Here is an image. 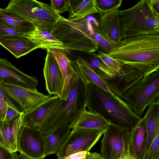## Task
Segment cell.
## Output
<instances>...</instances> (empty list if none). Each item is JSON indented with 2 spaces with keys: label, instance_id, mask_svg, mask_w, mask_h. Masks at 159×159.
<instances>
[{
  "label": "cell",
  "instance_id": "cell-1",
  "mask_svg": "<svg viewBox=\"0 0 159 159\" xmlns=\"http://www.w3.org/2000/svg\"><path fill=\"white\" fill-rule=\"evenodd\" d=\"M107 54L121 63L138 69L146 77L159 70V34L123 38Z\"/></svg>",
  "mask_w": 159,
  "mask_h": 159
},
{
  "label": "cell",
  "instance_id": "cell-2",
  "mask_svg": "<svg viewBox=\"0 0 159 159\" xmlns=\"http://www.w3.org/2000/svg\"><path fill=\"white\" fill-rule=\"evenodd\" d=\"M86 107L111 124L128 132L141 118L137 116L120 97L92 83H86Z\"/></svg>",
  "mask_w": 159,
  "mask_h": 159
},
{
  "label": "cell",
  "instance_id": "cell-3",
  "mask_svg": "<svg viewBox=\"0 0 159 159\" xmlns=\"http://www.w3.org/2000/svg\"><path fill=\"white\" fill-rule=\"evenodd\" d=\"M77 19H67L62 16L51 33L62 44L66 51H78L86 53L97 52L98 48L94 40L97 32L100 33L98 12Z\"/></svg>",
  "mask_w": 159,
  "mask_h": 159
},
{
  "label": "cell",
  "instance_id": "cell-4",
  "mask_svg": "<svg viewBox=\"0 0 159 159\" xmlns=\"http://www.w3.org/2000/svg\"><path fill=\"white\" fill-rule=\"evenodd\" d=\"M72 64L77 73L74 86L66 100H60L40 126L45 137L60 129H70L81 112L86 109V83L77 65Z\"/></svg>",
  "mask_w": 159,
  "mask_h": 159
},
{
  "label": "cell",
  "instance_id": "cell-5",
  "mask_svg": "<svg viewBox=\"0 0 159 159\" xmlns=\"http://www.w3.org/2000/svg\"><path fill=\"white\" fill-rule=\"evenodd\" d=\"M119 13L123 39L159 34V14L153 8L152 0H141Z\"/></svg>",
  "mask_w": 159,
  "mask_h": 159
},
{
  "label": "cell",
  "instance_id": "cell-6",
  "mask_svg": "<svg viewBox=\"0 0 159 159\" xmlns=\"http://www.w3.org/2000/svg\"><path fill=\"white\" fill-rule=\"evenodd\" d=\"M6 8L30 22L35 27L51 32L62 17L50 4L35 0H11Z\"/></svg>",
  "mask_w": 159,
  "mask_h": 159
},
{
  "label": "cell",
  "instance_id": "cell-7",
  "mask_svg": "<svg viewBox=\"0 0 159 159\" xmlns=\"http://www.w3.org/2000/svg\"><path fill=\"white\" fill-rule=\"evenodd\" d=\"M138 117L141 118L146 107L159 101V70L143 77L120 97Z\"/></svg>",
  "mask_w": 159,
  "mask_h": 159
},
{
  "label": "cell",
  "instance_id": "cell-8",
  "mask_svg": "<svg viewBox=\"0 0 159 159\" xmlns=\"http://www.w3.org/2000/svg\"><path fill=\"white\" fill-rule=\"evenodd\" d=\"M66 142L56 154L63 158L79 152H89L106 130L74 128Z\"/></svg>",
  "mask_w": 159,
  "mask_h": 159
},
{
  "label": "cell",
  "instance_id": "cell-9",
  "mask_svg": "<svg viewBox=\"0 0 159 159\" xmlns=\"http://www.w3.org/2000/svg\"><path fill=\"white\" fill-rule=\"evenodd\" d=\"M101 141V154L105 159H118L130 152V132L110 124Z\"/></svg>",
  "mask_w": 159,
  "mask_h": 159
},
{
  "label": "cell",
  "instance_id": "cell-10",
  "mask_svg": "<svg viewBox=\"0 0 159 159\" xmlns=\"http://www.w3.org/2000/svg\"><path fill=\"white\" fill-rule=\"evenodd\" d=\"M0 86L20 106L24 114L28 113L45 102L50 96L19 85L0 82Z\"/></svg>",
  "mask_w": 159,
  "mask_h": 159
},
{
  "label": "cell",
  "instance_id": "cell-11",
  "mask_svg": "<svg viewBox=\"0 0 159 159\" xmlns=\"http://www.w3.org/2000/svg\"><path fill=\"white\" fill-rule=\"evenodd\" d=\"M45 137L40 127L25 126L20 139L19 152L31 159H44Z\"/></svg>",
  "mask_w": 159,
  "mask_h": 159
},
{
  "label": "cell",
  "instance_id": "cell-12",
  "mask_svg": "<svg viewBox=\"0 0 159 159\" xmlns=\"http://www.w3.org/2000/svg\"><path fill=\"white\" fill-rule=\"evenodd\" d=\"M143 77V74L138 69L121 63L120 70L116 72L115 76L110 79L102 80L112 93L121 97Z\"/></svg>",
  "mask_w": 159,
  "mask_h": 159
},
{
  "label": "cell",
  "instance_id": "cell-13",
  "mask_svg": "<svg viewBox=\"0 0 159 159\" xmlns=\"http://www.w3.org/2000/svg\"><path fill=\"white\" fill-rule=\"evenodd\" d=\"M24 114L21 111L14 119L0 124V146L11 153L20 151V139L25 127Z\"/></svg>",
  "mask_w": 159,
  "mask_h": 159
},
{
  "label": "cell",
  "instance_id": "cell-14",
  "mask_svg": "<svg viewBox=\"0 0 159 159\" xmlns=\"http://www.w3.org/2000/svg\"><path fill=\"white\" fill-rule=\"evenodd\" d=\"M47 51L49 52L55 58L62 75V86L57 96L61 100H66L77 77V71L64 50L50 48Z\"/></svg>",
  "mask_w": 159,
  "mask_h": 159
},
{
  "label": "cell",
  "instance_id": "cell-15",
  "mask_svg": "<svg viewBox=\"0 0 159 159\" xmlns=\"http://www.w3.org/2000/svg\"><path fill=\"white\" fill-rule=\"evenodd\" d=\"M35 89L38 84L35 76L28 75L6 58H0V82Z\"/></svg>",
  "mask_w": 159,
  "mask_h": 159
},
{
  "label": "cell",
  "instance_id": "cell-16",
  "mask_svg": "<svg viewBox=\"0 0 159 159\" xmlns=\"http://www.w3.org/2000/svg\"><path fill=\"white\" fill-rule=\"evenodd\" d=\"M47 52L43 69L46 89L50 95H57L62 86V75L55 58Z\"/></svg>",
  "mask_w": 159,
  "mask_h": 159
},
{
  "label": "cell",
  "instance_id": "cell-17",
  "mask_svg": "<svg viewBox=\"0 0 159 159\" xmlns=\"http://www.w3.org/2000/svg\"><path fill=\"white\" fill-rule=\"evenodd\" d=\"M100 34L106 38L119 43L123 39L119 9L101 13L99 20Z\"/></svg>",
  "mask_w": 159,
  "mask_h": 159
},
{
  "label": "cell",
  "instance_id": "cell-18",
  "mask_svg": "<svg viewBox=\"0 0 159 159\" xmlns=\"http://www.w3.org/2000/svg\"><path fill=\"white\" fill-rule=\"evenodd\" d=\"M0 44L17 58L39 48L38 45L23 35H13L1 38Z\"/></svg>",
  "mask_w": 159,
  "mask_h": 159
},
{
  "label": "cell",
  "instance_id": "cell-19",
  "mask_svg": "<svg viewBox=\"0 0 159 159\" xmlns=\"http://www.w3.org/2000/svg\"><path fill=\"white\" fill-rule=\"evenodd\" d=\"M147 138V121L145 115L130 132V152L136 159H143Z\"/></svg>",
  "mask_w": 159,
  "mask_h": 159
},
{
  "label": "cell",
  "instance_id": "cell-20",
  "mask_svg": "<svg viewBox=\"0 0 159 159\" xmlns=\"http://www.w3.org/2000/svg\"><path fill=\"white\" fill-rule=\"evenodd\" d=\"M59 100L57 95L50 97L43 103L33 111L26 114H24L23 121L25 126L40 127Z\"/></svg>",
  "mask_w": 159,
  "mask_h": 159
},
{
  "label": "cell",
  "instance_id": "cell-21",
  "mask_svg": "<svg viewBox=\"0 0 159 159\" xmlns=\"http://www.w3.org/2000/svg\"><path fill=\"white\" fill-rule=\"evenodd\" d=\"M145 115L147 121V138L143 159H146L153 141L159 135V101L148 105Z\"/></svg>",
  "mask_w": 159,
  "mask_h": 159
},
{
  "label": "cell",
  "instance_id": "cell-22",
  "mask_svg": "<svg viewBox=\"0 0 159 159\" xmlns=\"http://www.w3.org/2000/svg\"><path fill=\"white\" fill-rule=\"evenodd\" d=\"M23 36L38 45L39 48L46 50L50 48L64 49L62 43L50 31L35 27L33 30L25 34Z\"/></svg>",
  "mask_w": 159,
  "mask_h": 159
},
{
  "label": "cell",
  "instance_id": "cell-23",
  "mask_svg": "<svg viewBox=\"0 0 159 159\" xmlns=\"http://www.w3.org/2000/svg\"><path fill=\"white\" fill-rule=\"evenodd\" d=\"M110 124V122L99 115L86 109L81 112L71 128L106 130Z\"/></svg>",
  "mask_w": 159,
  "mask_h": 159
},
{
  "label": "cell",
  "instance_id": "cell-24",
  "mask_svg": "<svg viewBox=\"0 0 159 159\" xmlns=\"http://www.w3.org/2000/svg\"><path fill=\"white\" fill-rule=\"evenodd\" d=\"M68 19L82 18L98 12L95 0H68Z\"/></svg>",
  "mask_w": 159,
  "mask_h": 159
},
{
  "label": "cell",
  "instance_id": "cell-25",
  "mask_svg": "<svg viewBox=\"0 0 159 159\" xmlns=\"http://www.w3.org/2000/svg\"><path fill=\"white\" fill-rule=\"evenodd\" d=\"M0 23L19 30L25 34L35 27L31 22L6 8H0Z\"/></svg>",
  "mask_w": 159,
  "mask_h": 159
},
{
  "label": "cell",
  "instance_id": "cell-26",
  "mask_svg": "<svg viewBox=\"0 0 159 159\" xmlns=\"http://www.w3.org/2000/svg\"><path fill=\"white\" fill-rule=\"evenodd\" d=\"M70 132V129L58 130L45 137V157L56 154L67 140Z\"/></svg>",
  "mask_w": 159,
  "mask_h": 159
},
{
  "label": "cell",
  "instance_id": "cell-27",
  "mask_svg": "<svg viewBox=\"0 0 159 159\" xmlns=\"http://www.w3.org/2000/svg\"><path fill=\"white\" fill-rule=\"evenodd\" d=\"M88 58L84 59L90 68L101 79H110L116 75V72L107 65L95 52L88 53Z\"/></svg>",
  "mask_w": 159,
  "mask_h": 159
},
{
  "label": "cell",
  "instance_id": "cell-28",
  "mask_svg": "<svg viewBox=\"0 0 159 159\" xmlns=\"http://www.w3.org/2000/svg\"><path fill=\"white\" fill-rule=\"evenodd\" d=\"M80 73L86 83H94L106 90L111 92L102 80L90 68L85 60L79 56L75 61Z\"/></svg>",
  "mask_w": 159,
  "mask_h": 159
},
{
  "label": "cell",
  "instance_id": "cell-29",
  "mask_svg": "<svg viewBox=\"0 0 159 159\" xmlns=\"http://www.w3.org/2000/svg\"><path fill=\"white\" fill-rule=\"evenodd\" d=\"M93 39L97 44L98 49L97 52L98 53L107 54L119 44L106 38L102 35L99 32L95 33Z\"/></svg>",
  "mask_w": 159,
  "mask_h": 159
},
{
  "label": "cell",
  "instance_id": "cell-30",
  "mask_svg": "<svg viewBox=\"0 0 159 159\" xmlns=\"http://www.w3.org/2000/svg\"><path fill=\"white\" fill-rule=\"evenodd\" d=\"M122 2V0H95L96 7L98 12L101 13L119 9Z\"/></svg>",
  "mask_w": 159,
  "mask_h": 159
},
{
  "label": "cell",
  "instance_id": "cell-31",
  "mask_svg": "<svg viewBox=\"0 0 159 159\" xmlns=\"http://www.w3.org/2000/svg\"><path fill=\"white\" fill-rule=\"evenodd\" d=\"M98 56L115 72H118L121 69V63L109 56L107 54L99 52Z\"/></svg>",
  "mask_w": 159,
  "mask_h": 159
},
{
  "label": "cell",
  "instance_id": "cell-32",
  "mask_svg": "<svg viewBox=\"0 0 159 159\" xmlns=\"http://www.w3.org/2000/svg\"><path fill=\"white\" fill-rule=\"evenodd\" d=\"M24 34L19 30L0 23V38L10 36L23 35Z\"/></svg>",
  "mask_w": 159,
  "mask_h": 159
},
{
  "label": "cell",
  "instance_id": "cell-33",
  "mask_svg": "<svg viewBox=\"0 0 159 159\" xmlns=\"http://www.w3.org/2000/svg\"><path fill=\"white\" fill-rule=\"evenodd\" d=\"M146 159H159V135L153 141Z\"/></svg>",
  "mask_w": 159,
  "mask_h": 159
},
{
  "label": "cell",
  "instance_id": "cell-34",
  "mask_svg": "<svg viewBox=\"0 0 159 159\" xmlns=\"http://www.w3.org/2000/svg\"><path fill=\"white\" fill-rule=\"evenodd\" d=\"M50 2L52 8L59 14L68 10V0H51Z\"/></svg>",
  "mask_w": 159,
  "mask_h": 159
},
{
  "label": "cell",
  "instance_id": "cell-35",
  "mask_svg": "<svg viewBox=\"0 0 159 159\" xmlns=\"http://www.w3.org/2000/svg\"><path fill=\"white\" fill-rule=\"evenodd\" d=\"M0 98L6 102L7 106H9L19 111L21 109L19 104L11 98L0 86Z\"/></svg>",
  "mask_w": 159,
  "mask_h": 159
},
{
  "label": "cell",
  "instance_id": "cell-36",
  "mask_svg": "<svg viewBox=\"0 0 159 159\" xmlns=\"http://www.w3.org/2000/svg\"><path fill=\"white\" fill-rule=\"evenodd\" d=\"M21 111L7 106L3 121H9L14 119L19 115Z\"/></svg>",
  "mask_w": 159,
  "mask_h": 159
},
{
  "label": "cell",
  "instance_id": "cell-37",
  "mask_svg": "<svg viewBox=\"0 0 159 159\" xmlns=\"http://www.w3.org/2000/svg\"><path fill=\"white\" fill-rule=\"evenodd\" d=\"M15 153H11L0 146V159H14Z\"/></svg>",
  "mask_w": 159,
  "mask_h": 159
},
{
  "label": "cell",
  "instance_id": "cell-38",
  "mask_svg": "<svg viewBox=\"0 0 159 159\" xmlns=\"http://www.w3.org/2000/svg\"><path fill=\"white\" fill-rule=\"evenodd\" d=\"M87 152H79L71 155L65 158L58 157L57 159H84Z\"/></svg>",
  "mask_w": 159,
  "mask_h": 159
},
{
  "label": "cell",
  "instance_id": "cell-39",
  "mask_svg": "<svg viewBox=\"0 0 159 159\" xmlns=\"http://www.w3.org/2000/svg\"><path fill=\"white\" fill-rule=\"evenodd\" d=\"M84 159H105L101 154L97 152H88L86 154Z\"/></svg>",
  "mask_w": 159,
  "mask_h": 159
},
{
  "label": "cell",
  "instance_id": "cell-40",
  "mask_svg": "<svg viewBox=\"0 0 159 159\" xmlns=\"http://www.w3.org/2000/svg\"><path fill=\"white\" fill-rule=\"evenodd\" d=\"M7 107V105L5 101L0 98V109L1 110L4 117L6 114Z\"/></svg>",
  "mask_w": 159,
  "mask_h": 159
},
{
  "label": "cell",
  "instance_id": "cell-41",
  "mask_svg": "<svg viewBox=\"0 0 159 159\" xmlns=\"http://www.w3.org/2000/svg\"><path fill=\"white\" fill-rule=\"evenodd\" d=\"M152 7L155 11L159 14V0H152Z\"/></svg>",
  "mask_w": 159,
  "mask_h": 159
},
{
  "label": "cell",
  "instance_id": "cell-42",
  "mask_svg": "<svg viewBox=\"0 0 159 159\" xmlns=\"http://www.w3.org/2000/svg\"><path fill=\"white\" fill-rule=\"evenodd\" d=\"M17 152L15 153L14 159H31L24 156L20 152H19L18 153Z\"/></svg>",
  "mask_w": 159,
  "mask_h": 159
},
{
  "label": "cell",
  "instance_id": "cell-43",
  "mask_svg": "<svg viewBox=\"0 0 159 159\" xmlns=\"http://www.w3.org/2000/svg\"><path fill=\"white\" fill-rule=\"evenodd\" d=\"M118 159H136L131 154L130 152L127 153L122 156Z\"/></svg>",
  "mask_w": 159,
  "mask_h": 159
},
{
  "label": "cell",
  "instance_id": "cell-44",
  "mask_svg": "<svg viewBox=\"0 0 159 159\" xmlns=\"http://www.w3.org/2000/svg\"><path fill=\"white\" fill-rule=\"evenodd\" d=\"M4 118V116L1 110L0 109V124L3 121Z\"/></svg>",
  "mask_w": 159,
  "mask_h": 159
}]
</instances>
